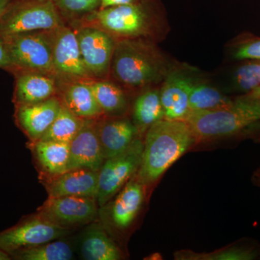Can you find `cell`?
I'll return each mask as SVG.
<instances>
[{
    "instance_id": "6da1fadb",
    "label": "cell",
    "mask_w": 260,
    "mask_h": 260,
    "mask_svg": "<svg viewBox=\"0 0 260 260\" xmlns=\"http://www.w3.org/2000/svg\"><path fill=\"white\" fill-rule=\"evenodd\" d=\"M174 61L157 43L143 39H119L116 40L110 76L126 91L139 93L160 86Z\"/></svg>"
},
{
    "instance_id": "7a4b0ae2",
    "label": "cell",
    "mask_w": 260,
    "mask_h": 260,
    "mask_svg": "<svg viewBox=\"0 0 260 260\" xmlns=\"http://www.w3.org/2000/svg\"><path fill=\"white\" fill-rule=\"evenodd\" d=\"M103 29L116 40L143 39L158 44L170 31L167 11L161 0H143L133 4L100 9L83 18Z\"/></svg>"
},
{
    "instance_id": "3957f363",
    "label": "cell",
    "mask_w": 260,
    "mask_h": 260,
    "mask_svg": "<svg viewBox=\"0 0 260 260\" xmlns=\"http://www.w3.org/2000/svg\"><path fill=\"white\" fill-rule=\"evenodd\" d=\"M196 143L185 121H158L145 133L143 159L137 177L145 188L153 185Z\"/></svg>"
},
{
    "instance_id": "277c9868",
    "label": "cell",
    "mask_w": 260,
    "mask_h": 260,
    "mask_svg": "<svg viewBox=\"0 0 260 260\" xmlns=\"http://www.w3.org/2000/svg\"><path fill=\"white\" fill-rule=\"evenodd\" d=\"M184 121L197 143L231 138L260 122V101L246 95L234 97L225 107L189 112Z\"/></svg>"
},
{
    "instance_id": "5b68a950",
    "label": "cell",
    "mask_w": 260,
    "mask_h": 260,
    "mask_svg": "<svg viewBox=\"0 0 260 260\" xmlns=\"http://www.w3.org/2000/svg\"><path fill=\"white\" fill-rule=\"evenodd\" d=\"M63 25L54 0H13L0 19V37L54 30Z\"/></svg>"
},
{
    "instance_id": "8992f818",
    "label": "cell",
    "mask_w": 260,
    "mask_h": 260,
    "mask_svg": "<svg viewBox=\"0 0 260 260\" xmlns=\"http://www.w3.org/2000/svg\"><path fill=\"white\" fill-rule=\"evenodd\" d=\"M56 30L4 38L14 70L54 75L53 45Z\"/></svg>"
},
{
    "instance_id": "52a82bcc",
    "label": "cell",
    "mask_w": 260,
    "mask_h": 260,
    "mask_svg": "<svg viewBox=\"0 0 260 260\" xmlns=\"http://www.w3.org/2000/svg\"><path fill=\"white\" fill-rule=\"evenodd\" d=\"M143 140L138 137L122 153L106 159L99 172L97 203L102 208L134 177L143 159Z\"/></svg>"
},
{
    "instance_id": "ba28073f",
    "label": "cell",
    "mask_w": 260,
    "mask_h": 260,
    "mask_svg": "<svg viewBox=\"0 0 260 260\" xmlns=\"http://www.w3.org/2000/svg\"><path fill=\"white\" fill-rule=\"evenodd\" d=\"M202 74L198 68L175 61L160 86L165 119L184 120L189 113V99L195 82Z\"/></svg>"
},
{
    "instance_id": "9c48e42d",
    "label": "cell",
    "mask_w": 260,
    "mask_h": 260,
    "mask_svg": "<svg viewBox=\"0 0 260 260\" xmlns=\"http://www.w3.org/2000/svg\"><path fill=\"white\" fill-rule=\"evenodd\" d=\"M69 233V229L51 223L37 213L0 232V249L10 255L20 249L60 239Z\"/></svg>"
},
{
    "instance_id": "30bf717a",
    "label": "cell",
    "mask_w": 260,
    "mask_h": 260,
    "mask_svg": "<svg viewBox=\"0 0 260 260\" xmlns=\"http://www.w3.org/2000/svg\"><path fill=\"white\" fill-rule=\"evenodd\" d=\"M80 54L93 79H108L116 39L109 32L91 25L75 30Z\"/></svg>"
},
{
    "instance_id": "8fae6325",
    "label": "cell",
    "mask_w": 260,
    "mask_h": 260,
    "mask_svg": "<svg viewBox=\"0 0 260 260\" xmlns=\"http://www.w3.org/2000/svg\"><path fill=\"white\" fill-rule=\"evenodd\" d=\"M99 205L95 198L64 196L48 198L37 210L39 216L59 226L71 229L97 218Z\"/></svg>"
},
{
    "instance_id": "7c38bea8",
    "label": "cell",
    "mask_w": 260,
    "mask_h": 260,
    "mask_svg": "<svg viewBox=\"0 0 260 260\" xmlns=\"http://www.w3.org/2000/svg\"><path fill=\"white\" fill-rule=\"evenodd\" d=\"M53 70L65 83L93 79L82 58L75 30L64 25L54 32Z\"/></svg>"
},
{
    "instance_id": "4fadbf2b",
    "label": "cell",
    "mask_w": 260,
    "mask_h": 260,
    "mask_svg": "<svg viewBox=\"0 0 260 260\" xmlns=\"http://www.w3.org/2000/svg\"><path fill=\"white\" fill-rule=\"evenodd\" d=\"M104 160L98 135L97 119H85L70 143L68 171L85 169L99 172Z\"/></svg>"
},
{
    "instance_id": "5bb4252c",
    "label": "cell",
    "mask_w": 260,
    "mask_h": 260,
    "mask_svg": "<svg viewBox=\"0 0 260 260\" xmlns=\"http://www.w3.org/2000/svg\"><path fill=\"white\" fill-rule=\"evenodd\" d=\"M145 190V186L135 174L112 200L102 207L107 208L113 226L124 231L133 223L143 206Z\"/></svg>"
},
{
    "instance_id": "9a60e30c",
    "label": "cell",
    "mask_w": 260,
    "mask_h": 260,
    "mask_svg": "<svg viewBox=\"0 0 260 260\" xmlns=\"http://www.w3.org/2000/svg\"><path fill=\"white\" fill-rule=\"evenodd\" d=\"M61 107V99L55 95L36 104L16 105L15 121L30 142L37 141L56 119Z\"/></svg>"
},
{
    "instance_id": "2e32d148",
    "label": "cell",
    "mask_w": 260,
    "mask_h": 260,
    "mask_svg": "<svg viewBox=\"0 0 260 260\" xmlns=\"http://www.w3.org/2000/svg\"><path fill=\"white\" fill-rule=\"evenodd\" d=\"M44 183L48 198L76 196L96 199L99 172L85 169H73L58 175H47Z\"/></svg>"
},
{
    "instance_id": "e0dca14e",
    "label": "cell",
    "mask_w": 260,
    "mask_h": 260,
    "mask_svg": "<svg viewBox=\"0 0 260 260\" xmlns=\"http://www.w3.org/2000/svg\"><path fill=\"white\" fill-rule=\"evenodd\" d=\"M97 130L105 160L124 152L140 137L133 121L125 116L97 119Z\"/></svg>"
},
{
    "instance_id": "ac0fdd59",
    "label": "cell",
    "mask_w": 260,
    "mask_h": 260,
    "mask_svg": "<svg viewBox=\"0 0 260 260\" xmlns=\"http://www.w3.org/2000/svg\"><path fill=\"white\" fill-rule=\"evenodd\" d=\"M217 85L224 93L232 97L247 95L260 87L259 59L233 61Z\"/></svg>"
},
{
    "instance_id": "d6986e66",
    "label": "cell",
    "mask_w": 260,
    "mask_h": 260,
    "mask_svg": "<svg viewBox=\"0 0 260 260\" xmlns=\"http://www.w3.org/2000/svg\"><path fill=\"white\" fill-rule=\"evenodd\" d=\"M55 78L48 73L20 71L15 83V106L36 104L54 96L57 89Z\"/></svg>"
},
{
    "instance_id": "ffe728a7",
    "label": "cell",
    "mask_w": 260,
    "mask_h": 260,
    "mask_svg": "<svg viewBox=\"0 0 260 260\" xmlns=\"http://www.w3.org/2000/svg\"><path fill=\"white\" fill-rule=\"evenodd\" d=\"M61 103L83 119H99L104 116L88 80L67 82L63 87Z\"/></svg>"
},
{
    "instance_id": "44dd1931",
    "label": "cell",
    "mask_w": 260,
    "mask_h": 260,
    "mask_svg": "<svg viewBox=\"0 0 260 260\" xmlns=\"http://www.w3.org/2000/svg\"><path fill=\"white\" fill-rule=\"evenodd\" d=\"M28 147L46 175H58L68 172L70 143L39 140L30 142Z\"/></svg>"
},
{
    "instance_id": "7402d4cb",
    "label": "cell",
    "mask_w": 260,
    "mask_h": 260,
    "mask_svg": "<svg viewBox=\"0 0 260 260\" xmlns=\"http://www.w3.org/2000/svg\"><path fill=\"white\" fill-rule=\"evenodd\" d=\"M80 252L86 260H119L121 251L107 233L97 224L90 225L80 239Z\"/></svg>"
},
{
    "instance_id": "603a6c76",
    "label": "cell",
    "mask_w": 260,
    "mask_h": 260,
    "mask_svg": "<svg viewBox=\"0 0 260 260\" xmlns=\"http://www.w3.org/2000/svg\"><path fill=\"white\" fill-rule=\"evenodd\" d=\"M164 119L160 86L145 89L138 93L133 104L132 121L140 135L145 134L150 126Z\"/></svg>"
},
{
    "instance_id": "cb8c5ba5",
    "label": "cell",
    "mask_w": 260,
    "mask_h": 260,
    "mask_svg": "<svg viewBox=\"0 0 260 260\" xmlns=\"http://www.w3.org/2000/svg\"><path fill=\"white\" fill-rule=\"evenodd\" d=\"M88 82L104 115L124 116L129 108V100L121 85L108 79H91Z\"/></svg>"
},
{
    "instance_id": "d4e9b609",
    "label": "cell",
    "mask_w": 260,
    "mask_h": 260,
    "mask_svg": "<svg viewBox=\"0 0 260 260\" xmlns=\"http://www.w3.org/2000/svg\"><path fill=\"white\" fill-rule=\"evenodd\" d=\"M234 98L224 93L216 83L202 75L195 82L189 95V112L225 107L234 100Z\"/></svg>"
},
{
    "instance_id": "484cf974",
    "label": "cell",
    "mask_w": 260,
    "mask_h": 260,
    "mask_svg": "<svg viewBox=\"0 0 260 260\" xmlns=\"http://www.w3.org/2000/svg\"><path fill=\"white\" fill-rule=\"evenodd\" d=\"M85 120L73 114L61 103L59 114L40 140L70 143L81 129Z\"/></svg>"
},
{
    "instance_id": "4316f807",
    "label": "cell",
    "mask_w": 260,
    "mask_h": 260,
    "mask_svg": "<svg viewBox=\"0 0 260 260\" xmlns=\"http://www.w3.org/2000/svg\"><path fill=\"white\" fill-rule=\"evenodd\" d=\"M51 241L32 247L20 249L10 254L18 260H70L73 258L71 246L64 241Z\"/></svg>"
},
{
    "instance_id": "83f0119b",
    "label": "cell",
    "mask_w": 260,
    "mask_h": 260,
    "mask_svg": "<svg viewBox=\"0 0 260 260\" xmlns=\"http://www.w3.org/2000/svg\"><path fill=\"white\" fill-rule=\"evenodd\" d=\"M225 53L232 61L243 59H259L260 37L249 32H242L225 46Z\"/></svg>"
},
{
    "instance_id": "f1b7e54d",
    "label": "cell",
    "mask_w": 260,
    "mask_h": 260,
    "mask_svg": "<svg viewBox=\"0 0 260 260\" xmlns=\"http://www.w3.org/2000/svg\"><path fill=\"white\" fill-rule=\"evenodd\" d=\"M175 258L184 260H251L256 257L255 251L243 246H231L210 253L180 251Z\"/></svg>"
},
{
    "instance_id": "f546056e",
    "label": "cell",
    "mask_w": 260,
    "mask_h": 260,
    "mask_svg": "<svg viewBox=\"0 0 260 260\" xmlns=\"http://www.w3.org/2000/svg\"><path fill=\"white\" fill-rule=\"evenodd\" d=\"M102 0H54L63 18L81 20L100 9Z\"/></svg>"
},
{
    "instance_id": "4dcf8cb0",
    "label": "cell",
    "mask_w": 260,
    "mask_h": 260,
    "mask_svg": "<svg viewBox=\"0 0 260 260\" xmlns=\"http://www.w3.org/2000/svg\"><path fill=\"white\" fill-rule=\"evenodd\" d=\"M0 68L14 70L4 38L0 37Z\"/></svg>"
},
{
    "instance_id": "1f68e13d",
    "label": "cell",
    "mask_w": 260,
    "mask_h": 260,
    "mask_svg": "<svg viewBox=\"0 0 260 260\" xmlns=\"http://www.w3.org/2000/svg\"><path fill=\"white\" fill-rule=\"evenodd\" d=\"M140 1L143 0H102L100 9L116 6V5L133 4V3H139Z\"/></svg>"
},
{
    "instance_id": "d6a6232c",
    "label": "cell",
    "mask_w": 260,
    "mask_h": 260,
    "mask_svg": "<svg viewBox=\"0 0 260 260\" xmlns=\"http://www.w3.org/2000/svg\"><path fill=\"white\" fill-rule=\"evenodd\" d=\"M13 2V0H0V19Z\"/></svg>"
},
{
    "instance_id": "836d02e7",
    "label": "cell",
    "mask_w": 260,
    "mask_h": 260,
    "mask_svg": "<svg viewBox=\"0 0 260 260\" xmlns=\"http://www.w3.org/2000/svg\"><path fill=\"white\" fill-rule=\"evenodd\" d=\"M246 96L251 98V99H256V100L260 101V87L257 89H256L254 91L251 93L247 94V95H244Z\"/></svg>"
},
{
    "instance_id": "e575fe53",
    "label": "cell",
    "mask_w": 260,
    "mask_h": 260,
    "mask_svg": "<svg viewBox=\"0 0 260 260\" xmlns=\"http://www.w3.org/2000/svg\"><path fill=\"white\" fill-rule=\"evenodd\" d=\"M12 259L11 257L8 253L5 252V251L1 250L0 249V260H10Z\"/></svg>"
},
{
    "instance_id": "d590c367",
    "label": "cell",
    "mask_w": 260,
    "mask_h": 260,
    "mask_svg": "<svg viewBox=\"0 0 260 260\" xmlns=\"http://www.w3.org/2000/svg\"><path fill=\"white\" fill-rule=\"evenodd\" d=\"M253 127L258 128V129L260 130V122L258 123V124H256V125H254L253 126Z\"/></svg>"
},
{
    "instance_id": "8d00e7d4",
    "label": "cell",
    "mask_w": 260,
    "mask_h": 260,
    "mask_svg": "<svg viewBox=\"0 0 260 260\" xmlns=\"http://www.w3.org/2000/svg\"><path fill=\"white\" fill-rule=\"evenodd\" d=\"M39 1H42V0H39Z\"/></svg>"
}]
</instances>
